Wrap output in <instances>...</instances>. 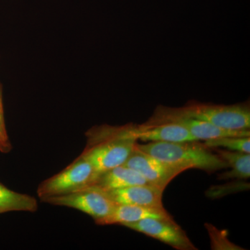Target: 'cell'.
Segmentation results:
<instances>
[{
	"label": "cell",
	"mask_w": 250,
	"mask_h": 250,
	"mask_svg": "<svg viewBox=\"0 0 250 250\" xmlns=\"http://www.w3.org/2000/svg\"><path fill=\"white\" fill-rule=\"evenodd\" d=\"M87 144L82 155L98 173L123 165L137 143V125L95 126L85 132Z\"/></svg>",
	"instance_id": "6da1fadb"
},
{
	"label": "cell",
	"mask_w": 250,
	"mask_h": 250,
	"mask_svg": "<svg viewBox=\"0 0 250 250\" xmlns=\"http://www.w3.org/2000/svg\"><path fill=\"white\" fill-rule=\"evenodd\" d=\"M199 141L136 143V147L182 171L199 169L208 173L228 168V164Z\"/></svg>",
	"instance_id": "7a4b0ae2"
},
{
	"label": "cell",
	"mask_w": 250,
	"mask_h": 250,
	"mask_svg": "<svg viewBox=\"0 0 250 250\" xmlns=\"http://www.w3.org/2000/svg\"><path fill=\"white\" fill-rule=\"evenodd\" d=\"M99 174L91 163L81 154L63 170L41 182L38 196L44 201L49 197L77 191L93 185Z\"/></svg>",
	"instance_id": "3957f363"
},
{
	"label": "cell",
	"mask_w": 250,
	"mask_h": 250,
	"mask_svg": "<svg viewBox=\"0 0 250 250\" xmlns=\"http://www.w3.org/2000/svg\"><path fill=\"white\" fill-rule=\"evenodd\" d=\"M184 114L223 129H250V103L215 104L190 101L179 108Z\"/></svg>",
	"instance_id": "277c9868"
},
{
	"label": "cell",
	"mask_w": 250,
	"mask_h": 250,
	"mask_svg": "<svg viewBox=\"0 0 250 250\" xmlns=\"http://www.w3.org/2000/svg\"><path fill=\"white\" fill-rule=\"evenodd\" d=\"M160 123H173L182 125L197 140L216 139V138L237 136L247 137L250 136V129L233 130L223 129L207 122L195 119L184 114L179 108L167 107L159 106L156 108L147 124Z\"/></svg>",
	"instance_id": "5b68a950"
},
{
	"label": "cell",
	"mask_w": 250,
	"mask_h": 250,
	"mask_svg": "<svg viewBox=\"0 0 250 250\" xmlns=\"http://www.w3.org/2000/svg\"><path fill=\"white\" fill-rule=\"evenodd\" d=\"M43 202L80 210L90 215L95 222L109 215L116 205L106 192L95 186H90L67 195L49 197Z\"/></svg>",
	"instance_id": "8992f818"
},
{
	"label": "cell",
	"mask_w": 250,
	"mask_h": 250,
	"mask_svg": "<svg viewBox=\"0 0 250 250\" xmlns=\"http://www.w3.org/2000/svg\"><path fill=\"white\" fill-rule=\"evenodd\" d=\"M123 226L159 240L174 249L197 250L185 231L172 218H146Z\"/></svg>",
	"instance_id": "52a82bcc"
},
{
	"label": "cell",
	"mask_w": 250,
	"mask_h": 250,
	"mask_svg": "<svg viewBox=\"0 0 250 250\" xmlns=\"http://www.w3.org/2000/svg\"><path fill=\"white\" fill-rule=\"evenodd\" d=\"M123 165L137 171L149 183L164 190L174 177L183 172L180 169L140 150L136 146Z\"/></svg>",
	"instance_id": "ba28073f"
},
{
	"label": "cell",
	"mask_w": 250,
	"mask_h": 250,
	"mask_svg": "<svg viewBox=\"0 0 250 250\" xmlns=\"http://www.w3.org/2000/svg\"><path fill=\"white\" fill-rule=\"evenodd\" d=\"M172 218L164 207H149L116 204L111 213L95 222L99 225H118L135 223L146 218Z\"/></svg>",
	"instance_id": "9c48e42d"
},
{
	"label": "cell",
	"mask_w": 250,
	"mask_h": 250,
	"mask_svg": "<svg viewBox=\"0 0 250 250\" xmlns=\"http://www.w3.org/2000/svg\"><path fill=\"white\" fill-rule=\"evenodd\" d=\"M164 190L152 185H136L104 191L116 204L164 207Z\"/></svg>",
	"instance_id": "30bf717a"
},
{
	"label": "cell",
	"mask_w": 250,
	"mask_h": 250,
	"mask_svg": "<svg viewBox=\"0 0 250 250\" xmlns=\"http://www.w3.org/2000/svg\"><path fill=\"white\" fill-rule=\"evenodd\" d=\"M138 139L143 142L181 143L197 141L186 128L173 123L137 125Z\"/></svg>",
	"instance_id": "8fae6325"
},
{
	"label": "cell",
	"mask_w": 250,
	"mask_h": 250,
	"mask_svg": "<svg viewBox=\"0 0 250 250\" xmlns=\"http://www.w3.org/2000/svg\"><path fill=\"white\" fill-rule=\"evenodd\" d=\"M136 185H152L137 171L124 165L100 172L93 185L104 191ZM153 186V185H152ZM155 187V186H154Z\"/></svg>",
	"instance_id": "7c38bea8"
},
{
	"label": "cell",
	"mask_w": 250,
	"mask_h": 250,
	"mask_svg": "<svg viewBox=\"0 0 250 250\" xmlns=\"http://www.w3.org/2000/svg\"><path fill=\"white\" fill-rule=\"evenodd\" d=\"M38 208L35 197L14 191L0 183V214L11 211L35 212Z\"/></svg>",
	"instance_id": "4fadbf2b"
},
{
	"label": "cell",
	"mask_w": 250,
	"mask_h": 250,
	"mask_svg": "<svg viewBox=\"0 0 250 250\" xmlns=\"http://www.w3.org/2000/svg\"><path fill=\"white\" fill-rule=\"evenodd\" d=\"M216 151V154L223 159L229 167H231V171L219 174L218 178L227 179L236 178L248 179L250 177V155L247 153L237 152V151L220 149L213 148Z\"/></svg>",
	"instance_id": "5bb4252c"
},
{
	"label": "cell",
	"mask_w": 250,
	"mask_h": 250,
	"mask_svg": "<svg viewBox=\"0 0 250 250\" xmlns=\"http://www.w3.org/2000/svg\"><path fill=\"white\" fill-rule=\"evenodd\" d=\"M208 148L223 147L228 150L237 151L250 154V136L247 137H237V136H228V137L216 138L206 140L203 143Z\"/></svg>",
	"instance_id": "9a60e30c"
},
{
	"label": "cell",
	"mask_w": 250,
	"mask_h": 250,
	"mask_svg": "<svg viewBox=\"0 0 250 250\" xmlns=\"http://www.w3.org/2000/svg\"><path fill=\"white\" fill-rule=\"evenodd\" d=\"M250 184L248 182H238L229 183L225 185L213 186L207 190L206 194L210 198H220V197L233 193L241 191V190H249Z\"/></svg>",
	"instance_id": "2e32d148"
},
{
	"label": "cell",
	"mask_w": 250,
	"mask_h": 250,
	"mask_svg": "<svg viewBox=\"0 0 250 250\" xmlns=\"http://www.w3.org/2000/svg\"><path fill=\"white\" fill-rule=\"evenodd\" d=\"M12 148L5 123L4 108L0 106V152L6 154L11 152Z\"/></svg>",
	"instance_id": "e0dca14e"
},
{
	"label": "cell",
	"mask_w": 250,
	"mask_h": 250,
	"mask_svg": "<svg viewBox=\"0 0 250 250\" xmlns=\"http://www.w3.org/2000/svg\"><path fill=\"white\" fill-rule=\"evenodd\" d=\"M0 106H3L2 90H1V85H0Z\"/></svg>",
	"instance_id": "ac0fdd59"
}]
</instances>
